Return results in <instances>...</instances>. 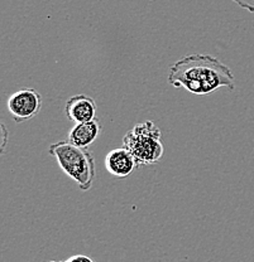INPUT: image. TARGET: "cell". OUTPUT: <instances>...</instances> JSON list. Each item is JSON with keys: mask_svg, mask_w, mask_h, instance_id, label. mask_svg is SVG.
Returning a JSON list of instances; mask_svg holds the SVG:
<instances>
[{"mask_svg": "<svg viewBox=\"0 0 254 262\" xmlns=\"http://www.w3.org/2000/svg\"><path fill=\"white\" fill-rule=\"evenodd\" d=\"M168 83L193 95H209L223 87L229 91L236 89L230 68L210 54L200 53L188 54L172 64Z\"/></svg>", "mask_w": 254, "mask_h": 262, "instance_id": "obj_1", "label": "cell"}, {"mask_svg": "<svg viewBox=\"0 0 254 262\" xmlns=\"http://www.w3.org/2000/svg\"><path fill=\"white\" fill-rule=\"evenodd\" d=\"M50 154L57 160L60 168L70 177L83 192L91 189L96 178V164L94 155L87 149L73 145L68 140L52 144Z\"/></svg>", "mask_w": 254, "mask_h": 262, "instance_id": "obj_2", "label": "cell"}, {"mask_svg": "<svg viewBox=\"0 0 254 262\" xmlns=\"http://www.w3.org/2000/svg\"><path fill=\"white\" fill-rule=\"evenodd\" d=\"M123 147L133 155L138 166L157 164L165 154L162 131L149 120L139 122L124 135Z\"/></svg>", "mask_w": 254, "mask_h": 262, "instance_id": "obj_3", "label": "cell"}, {"mask_svg": "<svg viewBox=\"0 0 254 262\" xmlns=\"http://www.w3.org/2000/svg\"><path fill=\"white\" fill-rule=\"evenodd\" d=\"M7 106L15 122H26L41 111L42 96L34 89H21L10 95Z\"/></svg>", "mask_w": 254, "mask_h": 262, "instance_id": "obj_4", "label": "cell"}, {"mask_svg": "<svg viewBox=\"0 0 254 262\" xmlns=\"http://www.w3.org/2000/svg\"><path fill=\"white\" fill-rule=\"evenodd\" d=\"M96 102L87 95H75L70 98L65 106V114L70 121L75 124L92 121L96 119Z\"/></svg>", "mask_w": 254, "mask_h": 262, "instance_id": "obj_5", "label": "cell"}, {"mask_svg": "<svg viewBox=\"0 0 254 262\" xmlns=\"http://www.w3.org/2000/svg\"><path fill=\"white\" fill-rule=\"evenodd\" d=\"M133 155L125 147H118L109 151L105 157V168L115 178H125L136 168Z\"/></svg>", "mask_w": 254, "mask_h": 262, "instance_id": "obj_6", "label": "cell"}, {"mask_svg": "<svg viewBox=\"0 0 254 262\" xmlns=\"http://www.w3.org/2000/svg\"><path fill=\"white\" fill-rule=\"evenodd\" d=\"M100 133H102V125L97 119L92 120V121L75 124L68 131V141L72 143L73 145L87 149L99 138Z\"/></svg>", "mask_w": 254, "mask_h": 262, "instance_id": "obj_7", "label": "cell"}, {"mask_svg": "<svg viewBox=\"0 0 254 262\" xmlns=\"http://www.w3.org/2000/svg\"><path fill=\"white\" fill-rule=\"evenodd\" d=\"M65 262H94V260H92V258H90L89 256L75 255V256H71V257H68Z\"/></svg>", "mask_w": 254, "mask_h": 262, "instance_id": "obj_8", "label": "cell"}, {"mask_svg": "<svg viewBox=\"0 0 254 262\" xmlns=\"http://www.w3.org/2000/svg\"><path fill=\"white\" fill-rule=\"evenodd\" d=\"M48 262H62V261H48ZM65 262V261H64Z\"/></svg>", "mask_w": 254, "mask_h": 262, "instance_id": "obj_9", "label": "cell"}]
</instances>
